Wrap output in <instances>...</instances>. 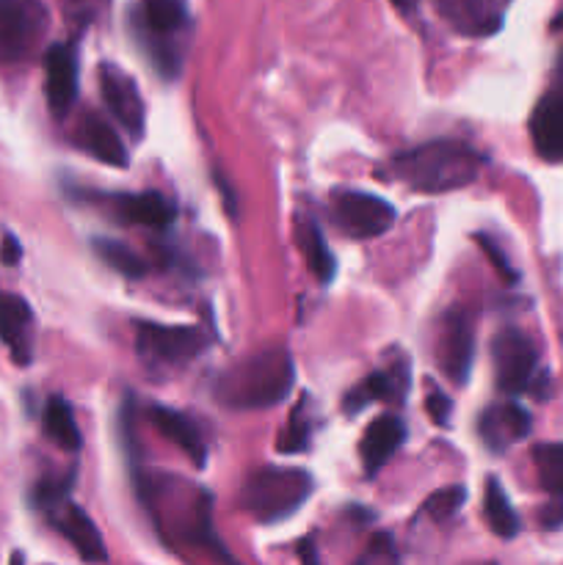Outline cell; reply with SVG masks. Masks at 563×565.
I'll list each match as a JSON object with an SVG mask.
<instances>
[{"label":"cell","instance_id":"4dcf8cb0","mask_svg":"<svg viewBox=\"0 0 563 565\" xmlns=\"http://www.w3.org/2000/svg\"><path fill=\"white\" fill-rule=\"evenodd\" d=\"M379 557H384V561H397L395 546H392V539L386 533L375 535L373 544H370V550H368V555H364L362 561H379Z\"/></svg>","mask_w":563,"mask_h":565},{"label":"cell","instance_id":"484cf974","mask_svg":"<svg viewBox=\"0 0 563 565\" xmlns=\"http://www.w3.org/2000/svg\"><path fill=\"white\" fill-rule=\"evenodd\" d=\"M312 430H315V425H312V417H309V401L304 397V401L293 408L290 419H287V425H285V430H282L276 447H279V452H285V456L307 450L309 441H312Z\"/></svg>","mask_w":563,"mask_h":565},{"label":"cell","instance_id":"8992f818","mask_svg":"<svg viewBox=\"0 0 563 565\" xmlns=\"http://www.w3.org/2000/svg\"><path fill=\"white\" fill-rule=\"evenodd\" d=\"M47 28L50 14L42 0H0V64L31 58Z\"/></svg>","mask_w":563,"mask_h":565},{"label":"cell","instance_id":"e575fe53","mask_svg":"<svg viewBox=\"0 0 563 565\" xmlns=\"http://www.w3.org/2000/svg\"><path fill=\"white\" fill-rule=\"evenodd\" d=\"M392 3H395L397 9L403 11V14H412V11L417 9V3H419V0H392Z\"/></svg>","mask_w":563,"mask_h":565},{"label":"cell","instance_id":"ba28073f","mask_svg":"<svg viewBox=\"0 0 563 565\" xmlns=\"http://www.w3.org/2000/svg\"><path fill=\"white\" fill-rule=\"evenodd\" d=\"M436 359L439 367L453 384L464 386L469 379L475 359V326L469 312L464 309H453L445 320H442L439 345H436Z\"/></svg>","mask_w":563,"mask_h":565},{"label":"cell","instance_id":"4fadbf2b","mask_svg":"<svg viewBox=\"0 0 563 565\" xmlns=\"http://www.w3.org/2000/svg\"><path fill=\"white\" fill-rule=\"evenodd\" d=\"M406 441V425L397 414H381L364 428L359 441V458H362L364 478H375L386 463L392 461L401 445Z\"/></svg>","mask_w":563,"mask_h":565},{"label":"cell","instance_id":"d4e9b609","mask_svg":"<svg viewBox=\"0 0 563 565\" xmlns=\"http://www.w3.org/2000/svg\"><path fill=\"white\" fill-rule=\"evenodd\" d=\"M533 463L541 489L550 497H563V441L533 447Z\"/></svg>","mask_w":563,"mask_h":565},{"label":"cell","instance_id":"52a82bcc","mask_svg":"<svg viewBox=\"0 0 563 565\" xmlns=\"http://www.w3.org/2000/svg\"><path fill=\"white\" fill-rule=\"evenodd\" d=\"M497 390L506 395H522L535 386L539 379V351L533 340L519 329H502L491 345Z\"/></svg>","mask_w":563,"mask_h":565},{"label":"cell","instance_id":"9c48e42d","mask_svg":"<svg viewBox=\"0 0 563 565\" xmlns=\"http://www.w3.org/2000/svg\"><path fill=\"white\" fill-rule=\"evenodd\" d=\"M99 92H103V99L105 105H108L110 114H114V119L119 121L136 141L144 138L147 108H144V99L136 81L116 64H99Z\"/></svg>","mask_w":563,"mask_h":565},{"label":"cell","instance_id":"d6986e66","mask_svg":"<svg viewBox=\"0 0 563 565\" xmlns=\"http://www.w3.org/2000/svg\"><path fill=\"white\" fill-rule=\"evenodd\" d=\"M114 204V213L127 224L147 226V230H169L174 221V204L158 191H141V193H116L108 196Z\"/></svg>","mask_w":563,"mask_h":565},{"label":"cell","instance_id":"44dd1931","mask_svg":"<svg viewBox=\"0 0 563 565\" xmlns=\"http://www.w3.org/2000/svg\"><path fill=\"white\" fill-rule=\"evenodd\" d=\"M42 428H44V436H47L55 447H61L64 452H81L83 434L81 428H77L72 406L61 395H53L47 403H44Z\"/></svg>","mask_w":563,"mask_h":565},{"label":"cell","instance_id":"7a4b0ae2","mask_svg":"<svg viewBox=\"0 0 563 565\" xmlns=\"http://www.w3.org/2000/svg\"><path fill=\"white\" fill-rule=\"evenodd\" d=\"M484 158L456 138L419 143L390 160V174L419 193H447L478 180Z\"/></svg>","mask_w":563,"mask_h":565},{"label":"cell","instance_id":"277c9868","mask_svg":"<svg viewBox=\"0 0 563 565\" xmlns=\"http://www.w3.org/2000/svg\"><path fill=\"white\" fill-rule=\"evenodd\" d=\"M208 337L196 326H163L155 320L136 323V353L147 373H171L208 351Z\"/></svg>","mask_w":563,"mask_h":565},{"label":"cell","instance_id":"30bf717a","mask_svg":"<svg viewBox=\"0 0 563 565\" xmlns=\"http://www.w3.org/2000/svg\"><path fill=\"white\" fill-rule=\"evenodd\" d=\"M141 22L147 36L152 39L149 44V53H152L155 64L163 75H177V55L174 50L169 47V39L185 25V9H182L177 0H141Z\"/></svg>","mask_w":563,"mask_h":565},{"label":"cell","instance_id":"d590c367","mask_svg":"<svg viewBox=\"0 0 563 565\" xmlns=\"http://www.w3.org/2000/svg\"><path fill=\"white\" fill-rule=\"evenodd\" d=\"M552 31H557V33H563V14L557 17L555 22H552ZM561 66H563V50H561Z\"/></svg>","mask_w":563,"mask_h":565},{"label":"cell","instance_id":"7c38bea8","mask_svg":"<svg viewBox=\"0 0 563 565\" xmlns=\"http://www.w3.org/2000/svg\"><path fill=\"white\" fill-rule=\"evenodd\" d=\"M47 519L53 522V527L75 546L77 557L86 563H105L108 561V550H105V541L99 535L97 524L92 522L83 508H77L75 502L64 500L61 505L50 508Z\"/></svg>","mask_w":563,"mask_h":565},{"label":"cell","instance_id":"3957f363","mask_svg":"<svg viewBox=\"0 0 563 565\" xmlns=\"http://www.w3.org/2000/svg\"><path fill=\"white\" fill-rule=\"evenodd\" d=\"M312 489V475L304 469L263 467L248 475L237 502L257 524H276L301 511Z\"/></svg>","mask_w":563,"mask_h":565},{"label":"cell","instance_id":"d6a6232c","mask_svg":"<svg viewBox=\"0 0 563 565\" xmlns=\"http://www.w3.org/2000/svg\"><path fill=\"white\" fill-rule=\"evenodd\" d=\"M20 257H22L20 243H17L14 235H9V232H6L3 241H0V263L17 265V263H20Z\"/></svg>","mask_w":563,"mask_h":565},{"label":"cell","instance_id":"83f0119b","mask_svg":"<svg viewBox=\"0 0 563 565\" xmlns=\"http://www.w3.org/2000/svg\"><path fill=\"white\" fill-rule=\"evenodd\" d=\"M70 489H72V472L61 480H39L36 489H33V494H31L33 508H39V511L47 513L50 508L61 505V502L70 497Z\"/></svg>","mask_w":563,"mask_h":565},{"label":"cell","instance_id":"836d02e7","mask_svg":"<svg viewBox=\"0 0 563 565\" xmlns=\"http://www.w3.org/2000/svg\"><path fill=\"white\" fill-rule=\"evenodd\" d=\"M298 555L304 557L307 563H318V555H315V546H312V539L301 541V546H298Z\"/></svg>","mask_w":563,"mask_h":565},{"label":"cell","instance_id":"e0dca14e","mask_svg":"<svg viewBox=\"0 0 563 565\" xmlns=\"http://www.w3.org/2000/svg\"><path fill=\"white\" fill-rule=\"evenodd\" d=\"M0 340L9 345L17 364H31L33 359V309L14 292H0Z\"/></svg>","mask_w":563,"mask_h":565},{"label":"cell","instance_id":"8fae6325","mask_svg":"<svg viewBox=\"0 0 563 565\" xmlns=\"http://www.w3.org/2000/svg\"><path fill=\"white\" fill-rule=\"evenodd\" d=\"M77 64L75 44H53L44 53V94H47V108L55 119H64L77 99Z\"/></svg>","mask_w":563,"mask_h":565},{"label":"cell","instance_id":"7402d4cb","mask_svg":"<svg viewBox=\"0 0 563 565\" xmlns=\"http://www.w3.org/2000/svg\"><path fill=\"white\" fill-rule=\"evenodd\" d=\"M298 246H301L307 268L312 270L315 279H318L320 285H329L337 274V259L334 254H331L329 243H326V235L318 226V221L304 218V224L298 226Z\"/></svg>","mask_w":563,"mask_h":565},{"label":"cell","instance_id":"cb8c5ba5","mask_svg":"<svg viewBox=\"0 0 563 565\" xmlns=\"http://www.w3.org/2000/svg\"><path fill=\"white\" fill-rule=\"evenodd\" d=\"M92 248L110 270L127 276V279H141V276L147 274V263H144L132 248H127L125 243L110 241V237H97V241L92 243Z\"/></svg>","mask_w":563,"mask_h":565},{"label":"cell","instance_id":"5b68a950","mask_svg":"<svg viewBox=\"0 0 563 565\" xmlns=\"http://www.w3.org/2000/svg\"><path fill=\"white\" fill-rule=\"evenodd\" d=\"M329 215L331 224L353 241L384 235L397 221V210L386 199L357 188H337L329 199Z\"/></svg>","mask_w":563,"mask_h":565},{"label":"cell","instance_id":"9a60e30c","mask_svg":"<svg viewBox=\"0 0 563 565\" xmlns=\"http://www.w3.org/2000/svg\"><path fill=\"white\" fill-rule=\"evenodd\" d=\"M530 425H533V419L519 403H500V406H489L480 414L478 434L491 452H506L508 447H513L530 434Z\"/></svg>","mask_w":563,"mask_h":565},{"label":"cell","instance_id":"1f68e13d","mask_svg":"<svg viewBox=\"0 0 563 565\" xmlns=\"http://www.w3.org/2000/svg\"><path fill=\"white\" fill-rule=\"evenodd\" d=\"M541 527L561 530L563 527V497H552L546 508L541 511Z\"/></svg>","mask_w":563,"mask_h":565},{"label":"cell","instance_id":"4316f807","mask_svg":"<svg viewBox=\"0 0 563 565\" xmlns=\"http://www.w3.org/2000/svg\"><path fill=\"white\" fill-rule=\"evenodd\" d=\"M464 500H467V489L464 486H447V489L434 491V494L425 500L423 516H428L431 522H450L458 511L464 508Z\"/></svg>","mask_w":563,"mask_h":565},{"label":"cell","instance_id":"f1b7e54d","mask_svg":"<svg viewBox=\"0 0 563 565\" xmlns=\"http://www.w3.org/2000/svg\"><path fill=\"white\" fill-rule=\"evenodd\" d=\"M425 408H428V417L434 419L436 425H447V423H450L453 401L445 395V392H431L428 401H425Z\"/></svg>","mask_w":563,"mask_h":565},{"label":"cell","instance_id":"ffe728a7","mask_svg":"<svg viewBox=\"0 0 563 565\" xmlns=\"http://www.w3.org/2000/svg\"><path fill=\"white\" fill-rule=\"evenodd\" d=\"M77 147L86 154H92L94 160L105 166H114V169H125L130 163V154H127L125 141L119 138V132L97 114H86L83 121L77 125L75 132Z\"/></svg>","mask_w":563,"mask_h":565},{"label":"cell","instance_id":"5bb4252c","mask_svg":"<svg viewBox=\"0 0 563 565\" xmlns=\"http://www.w3.org/2000/svg\"><path fill=\"white\" fill-rule=\"evenodd\" d=\"M147 417L163 439H169L171 445L180 447V450L185 452V458L193 467L202 469L204 463H208V441H204L202 430H199V425L193 423L188 414L169 406H160V403H152Z\"/></svg>","mask_w":563,"mask_h":565},{"label":"cell","instance_id":"2e32d148","mask_svg":"<svg viewBox=\"0 0 563 565\" xmlns=\"http://www.w3.org/2000/svg\"><path fill=\"white\" fill-rule=\"evenodd\" d=\"M408 390V373L406 364H397L392 370H375V373L364 375L348 395L342 397V412L359 414L370 406V403H401Z\"/></svg>","mask_w":563,"mask_h":565},{"label":"cell","instance_id":"f546056e","mask_svg":"<svg viewBox=\"0 0 563 565\" xmlns=\"http://www.w3.org/2000/svg\"><path fill=\"white\" fill-rule=\"evenodd\" d=\"M478 243H480V248H484V252L489 254L491 263L497 265V270H500V274H502V279H506V281H517V270H513L511 265H508L506 254H500V248H497L495 243H491L486 235H478Z\"/></svg>","mask_w":563,"mask_h":565},{"label":"cell","instance_id":"6da1fadb","mask_svg":"<svg viewBox=\"0 0 563 565\" xmlns=\"http://www.w3.org/2000/svg\"><path fill=\"white\" fill-rule=\"evenodd\" d=\"M296 364L287 348L270 345L230 364L215 381V401L232 412H268L290 395Z\"/></svg>","mask_w":563,"mask_h":565},{"label":"cell","instance_id":"ac0fdd59","mask_svg":"<svg viewBox=\"0 0 563 565\" xmlns=\"http://www.w3.org/2000/svg\"><path fill=\"white\" fill-rule=\"evenodd\" d=\"M535 152L550 163H563V88L544 94L530 116Z\"/></svg>","mask_w":563,"mask_h":565},{"label":"cell","instance_id":"603a6c76","mask_svg":"<svg viewBox=\"0 0 563 565\" xmlns=\"http://www.w3.org/2000/svg\"><path fill=\"white\" fill-rule=\"evenodd\" d=\"M484 516L491 533L497 539H517L519 535V516L508 502L506 489L497 483V478H489L484 486Z\"/></svg>","mask_w":563,"mask_h":565}]
</instances>
